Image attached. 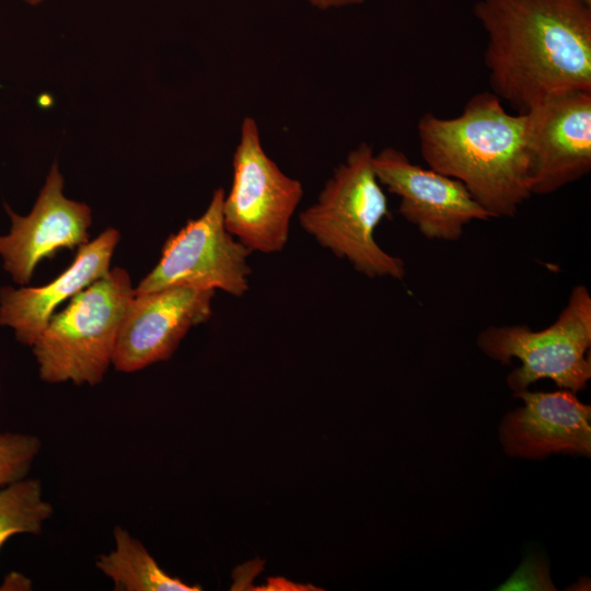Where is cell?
I'll return each instance as SVG.
<instances>
[{"label":"cell","instance_id":"6da1fadb","mask_svg":"<svg viewBox=\"0 0 591 591\" xmlns=\"http://www.w3.org/2000/svg\"><path fill=\"white\" fill-rule=\"evenodd\" d=\"M491 92L518 113L575 90L591 91V7L579 0H477Z\"/></svg>","mask_w":591,"mask_h":591},{"label":"cell","instance_id":"7a4b0ae2","mask_svg":"<svg viewBox=\"0 0 591 591\" xmlns=\"http://www.w3.org/2000/svg\"><path fill=\"white\" fill-rule=\"evenodd\" d=\"M418 140L428 166L465 185L493 218L514 217L532 194V159L525 113L511 114L493 92H479L462 113H426Z\"/></svg>","mask_w":591,"mask_h":591},{"label":"cell","instance_id":"7c38bea8","mask_svg":"<svg viewBox=\"0 0 591 591\" xmlns=\"http://www.w3.org/2000/svg\"><path fill=\"white\" fill-rule=\"evenodd\" d=\"M525 405L507 414L500 442L510 456L543 459L551 453H591V407L569 390L517 392Z\"/></svg>","mask_w":591,"mask_h":591},{"label":"cell","instance_id":"5b68a950","mask_svg":"<svg viewBox=\"0 0 591 591\" xmlns=\"http://www.w3.org/2000/svg\"><path fill=\"white\" fill-rule=\"evenodd\" d=\"M480 350L489 358L510 363L521 361L507 378L511 390L524 391L541 379H551L573 393L587 387L591 379V296L587 287L572 288L566 306L556 321L541 331L524 325L490 326L477 337Z\"/></svg>","mask_w":591,"mask_h":591},{"label":"cell","instance_id":"5bb4252c","mask_svg":"<svg viewBox=\"0 0 591 591\" xmlns=\"http://www.w3.org/2000/svg\"><path fill=\"white\" fill-rule=\"evenodd\" d=\"M114 548L95 559V567L114 586L115 591H199L166 573L144 545L128 530L116 525L113 531Z\"/></svg>","mask_w":591,"mask_h":591},{"label":"cell","instance_id":"8fae6325","mask_svg":"<svg viewBox=\"0 0 591 591\" xmlns=\"http://www.w3.org/2000/svg\"><path fill=\"white\" fill-rule=\"evenodd\" d=\"M62 188V175L54 163L28 215L20 216L5 205L11 228L8 234L0 235V257L4 270L20 286L30 282L43 258L89 242L92 210L84 202L67 198Z\"/></svg>","mask_w":591,"mask_h":591},{"label":"cell","instance_id":"277c9868","mask_svg":"<svg viewBox=\"0 0 591 591\" xmlns=\"http://www.w3.org/2000/svg\"><path fill=\"white\" fill-rule=\"evenodd\" d=\"M134 289L129 274L115 267L54 313L31 346L40 380L50 384H100L112 364Z\"/></svg>","mask_w":591,"mask_h":591},{"label":"cell","instance_id":"8992f818","mask_svg":"<svg viewBox=\"0 0 591 591\" xmlns=\"http://www.w3.org/2000/svg\"><path fill=\"white\" fill-rule=\"evenodd\" d=\"M232 166V184L222 209L225 229L252 253L283 251L303 186L267 155L252 117L242 121Z\"/></svg>","mask_w":591,"mask_h":591},{"label":"cell","instance_id":"d6986e66","mask_svg":"<svg viewBox=\"0 0 591 591\" xmlns=\"http://www.w3.org/2000/svg\"><path fill=\"white\" fill-rule=\"evenodd\" d=\"M579 1H581V2L584 3L586 5L591 7V0H579Z\"/></svg>","mask_w":591,"mask_h":591},{"label":"cell","instance_id":"ac0fdd59","mask_svg":"<svg viewBox=\"0 0 591 591\" xmlns=\"http://www.w3.org/2000/svg\"><path fill=\"white\" fill-rule=\"evenodd\" d=\"M23 1L31 5H37V4H40L45 0H23Z\"/></svg>","mask_w":591,"mask_h":591},{"label":"cell","instance_id":"ba28073f","mask_svg":"<svg viewBox=\"0 0 591 591\" xmlns=\"http://www.w3.org/2000/svg\"><path fill=\"white\" fill-rule=\"evenodd\" d=\"M378 181L399 198L398 212L427 239L456 241L473 221L493 219L460 181L385 148L373 155Z\"/></svg>","mask_w":591,"mask_h":591},{"label":"cell","instance_id":"e0dca14e","mask_svg":"<svg viewBox=\"0 0 591 591\" xmlns=\"http://www.w3.org/2000/svg\"><path fill=\"white\" fill-rule=\"evenodd\" d=\"M311 5L320 9L327 10L332 8H341L346 5L361 4L366 0H306Z\"/></svg>","mask_w":591,"mask_h":591},{"label":"cell","instance_id":"4fadbf2b","mask_svg":"<svg viewBox=\"0 0 591 591\" xmlns=\"http://www.w3.org/2000/svg\"><path fill=\"white\" fill-rule=\"evenodd\" d=\"M119 239L116 229H105L94 240L80 245L71 265L47 285L2 287L0 326L12 328L18 341L31 347L59 304L111 270V259Z\"/></svg>","mask_w":591,"mask_h":591},{"label":"cell","instance_id":"30bf717a","mask_svg":"<svg viewBox=\"0 0 591 591\" xmlns=\"http://www.w3.org/2000/svg\"><path fill=\"white\" fill-rule=\"evenodd\" d=\"M213 290L171 287L135 294L118 331L112 366L131 373L167 360L187 332L212 314Z\"/></svg>","mask_w":591,"mask_h":591},{"label":"cell","instance_id":"2e32d148","mask_svg":"<svg viewBox=\"0 0 591 591\" xmlns=\"http://www.w3.org/2000/svg\"><path fill=\"white\" fill-rule=\"evenodd\" d=\"M40 450L35 434L0 432V487L26 477Z\"/></svg>","mask_w":591,"mask_h":591},{"label":"cell","instance_id":"9c48e42d","mask_svg":"<svg viewBox=\"0 0 591 591\" xmlns=\"http://www.w3.org/2000/svg\"><path fill=\"white\" fill-rule=\"evenodd\" d=\"M532 194L547 195L591 170V91L547 96L526 112Z\"/></svg>","mask_w":591,"mask_h":591},{"label":"cell","instance_id":"3957f363","mask_svg":"<svg viewBox=\"0 0 591 591\" xmlns=\"http://www.w3.org/2000/svg\"><path fill=\"white\" fill-rule=\"evenodd\" d=\"M373 155L364 142L351 150L299 221L322 247L347 259L358 273L401 280L406 271L404 260L384 251L374 239L390 210L373 170Z\"/></svg>","mask_w":591,"mask_h":591},{"label":"cell","instance_id":"52a82bcc","mask_svg":"<svg viewBox=\"0 0 591 591\" xmlns=\"http://www.w3.org/2000/svg\"><path fill=\"white\" fill-rule=\"evenodd\" d=\"M224 195L217 188L205 212L167 237L158 264L134 289L135 294L171 287L218 289L234 297L246 293L252 252L225 229Z\"/></svg>","mask_w":591,"mask_h":591},{"label":"cell","instance_id":"9a60e30c","mask_svg":"<svg viewBox=\"0 0 591 591\" xmlns=\"http://www.w3.org/2000/svg\"><path fill=\"white\" fill-rule=\"evenodd\" d=\"M54 513L42 482L28 476L0 487V548L19 534L39 535Z\"/></svg>","mask_w":591,"mask_h":591}]
</instances>
